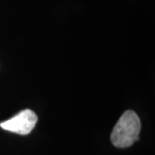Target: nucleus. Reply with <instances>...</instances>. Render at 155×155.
<instances>
[{"label": "nucleus", "instance_id": "1", "mask_svg": "<svg viewBox=\"0 0 155 155\" xmlns=\"http://www.w3.org/2000/svg\"><path fill=\"white\" fill-rule=\"evenodd\" d=\"M140 120L133 110L125 111L116 122L111 133L112 144L119 148L128 147L139 140Z\"/></svg>", "mask_w": 155, "mask_h": 155}, {"label": "nucleus", "instance_id": "2", "mask_svg": "<svg viewBox=\"0 0 155 155\" xmlns=\"http://www.w3.org/2000/svg\"><path fill=\"white\" fill-rule=\"evenodd\" d=\"M37 122V116L31 110H24L12 118L0 123V127L6 131L26 135L30 133Z\"/></svg>", "mask_w": 155, "mask_h": 155}]
</instances>
